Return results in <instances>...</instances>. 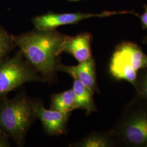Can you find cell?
<instances>
[{
	"instance_id": "7a4b0ae2",
	"label": "cell",
	"mask_w": 147,
	"mask_h": 147,
	"mask_svg": "<svg viewBox=\"0 0 147 147\" xmlns=\"http://www.w3.org/2000/svg\"><path fill=\"white\" fill-rule=\"evenodd\" d=\"M37 101L24 93L0 100V128L16 145L22 147L36 117Z\"/></svg>"
},
{
	"instance_id": "5b68a950",
	"label": "cell",
	"mask_w": 147,
	"mask_h": 147,
	"mask_svg": "<svg viewBox=\"0 0 147 147\" xmlns=\"http://www.w3.org/2000/svg\"><path fill=\"white\" fill-rule=\"evenodd\" d=\"M28 82H45L20 50L0 63V100Z\"/></svg>"
},
{
	"instance_id": "8992f818",
	"label": "cell",
	"mask_w": 147,
	"mask_h": 147,
	"mask_svg": "<svg viewBox=\"0 0 147 147\" xmlns=\"http://www.w3.org/2000/svg\"><path fill=\"white\" fill-rule=\"evenodd\" d=\"M137 14L136 13L132 11H104L99 14L84 13L58 14L49 13L42 16H38L33 18L32 19V24L35 28L38 30H54L58 27L66 25L76 24L80 21L90 18H105L116 14Z\"/></svg>"
},
{
	"instance_id": "5bb4252c",
	"label": "cell",
	"mask_w": 147,
	"mask_h": 147,
	"mask_svg": "<svg viewBox=\"0 0 147 147\" xmlns=\"http://www.w3.org/2000/svg\"><path fill=\"white\" fill-rule=\"evenodd\" d=\"M140 71L134 87L137 95L147 101V68L142 69Z\"/></svg>"
},
{
	"instance_id": "7c38bea8",
	"label": "cell",
	"mask_w": 147,
	"mask_h": 147,
	"mask_svg": "<svg viewBox=\"0 0 147 147\" xmlns=\"http://www.w3.org/2000/svg\"><path fill=\"white\" fill-rule=\"evenodd\" d=\"M50 107L52 110L70 113L76 110L75 96L73 88L53 95Z\"/></svg>"
},
{
	"instance_id": "8fae6325",
	"label": "cell",
	"mask_w": 147,
	"mask_h": 147,
	"mask_svg": "<svg viewBox=\"0 0 147 147\" xmlns=\"http://www.w3.org/2000/svg\"><path fill=\"white\" fill-rule=\"evenodd\" d=\"M116 137L112 131L95 132L90 134L81 141L71 144V147H109L117 146Z\"/></svg>"
},
{
	"instance_id": "4fadbf2b",
	"label": "cell",
	"mask_w": 147,
	"mask_h": 147,
	"mask_svg": "<svg viewBox=\"0 0 147 147\" xmlns=\"http://www.w3.org/2000/svg\"><path fill=\"white\" fill-rule=\"evenodd\" d=\"M15 47L14 36L0 26V63L9 57V54Z\"/></svg>"
},
{
	"instance_id": "30bf717a",
	"label": "cell",
	"mask_w": 147,
	"mask_h": 147,
	"mask_svg": "<svg viewBox=\"0 0 147 147\" xmlns=\"http://www.w3.org/2000/svg\"><path fill=\"white\" fill-rule=\"evenodd\" d=\"M73 79V89L75 96L76 109L85 110L86 114L89 115L96 111L93 98L94 93L79 80Z\"/></svg>"
},
{
	"instance_id": "52a82bcc",
	"label": "cell",
	"mask_w": 147,
	"mask_h": 147,
	"mask_svg": "<svg viewBox=\"0 0 147 147\" xmlns=\"http://www.w3.org/2000/svg\"><path fill=\"white\" fill-rule=\"evenodd\" d=\"M70 113L45 109L41 101H38L36 117L42 123L45 132L52 136H59L66 132Z\"/></svg>"
},
{
	"instance_id": "9a60e30c",
	"label": "cell",
	"mask_w": 147,
	"mask_h": 147,
	"mask_svg": "<svg viewBox=\"0 0 147 147\" xmlns=\"http://www.w3.org/2000/svg\"><path fill=\"white\" fill-rule=\"evenodd\" d=\"M144 12L141 16H139L140 18L141 24H142V28L144 30H147V5H144ZM143 42L144 44H147V35L146 36V37H145V38L144 39Z\"/></svg>"
},
{
	"instance_id": "2e32d148",
	"label": "cell",
	"mask_w": 147,
	"mask_h": 147,
	"mask_svg": "<svg viewBox=\"0 0 147 147\" xmlns=\"http://www.w3.org/2000/svg\"><path fill=\"white\" fill-rule=\"evenodd\" d=\"M5 134L2 131V130H1V129L0 128V136H1L2 134Z\"/></svg>"
},
{
	"instance_id": "9c48e42d",
	"label": "cell",
	"mask_w": 147,
	"mask_h": 147,
	"mask_svg": "<svg viewBox=\"0 0 147 147\" xmlns=\"http://www.w3.org/2000/svg\"><path fill=\"white\" fill-rule=\"evenodd\" d=\"M92 35L89 32H84L76 36L66 38L63 44L62 53L72 55L79 63L92 57L91 45Z\"/></svg>"
},
{
	"instance_id": "e0dca14e",
	"label": "cell",
	"mask_w": 147,
	"mask_h": 147,
	"mask_svg": "<svg viewBox=\"0 0 147 147\" xmlns=\"http://www.w3.org/2000/svg\"><path fill=\"white\" fill-rule=\"evenodd\" d=\"M69 1H80V0H68Z\"/></svg>"
},
{
	"instance_id": "277c9868",
	"label": "cell",
	"mask_w": 147,
	"mask_h": 147,
	"mask_svg": "<svg viewBox=\"0 0 147 147\" xmlns=\"http://www.w3.org/2000/svg\"><path fill=\"white\" fill-rule=\"evenodd\" d=\"M109 68L113 78L135 86L138 71L147 68V55L134 42H121L112 54Z\"/></svg>"
},
{
	"instance_id": "ba28073f",
	"label": "cell",
	"mask_w": 147,
	"mask_h": 147,
	"mask_svg": "<svg viewBox=\"0 0 147 147\" xmlns=\"http://www.w3.org/2000/svg\"><path fill=\"white\" fill-rule=\"evenodd\" d=\"M57 70L68 74L73 79L79 80L94 93L99 92L96 79L95 63L93 57L75 66L65 65L60 62Z\"/></svg>"
},
{
	"instance_id": "6da1fadb",
	"label": "cell",
	"mask_w": 147,
	"mask_h": 147,
	"mask_svg": "<svg viewBox=\"0 0 147 147\" xmlns=\"http://www.w3.org/2000/svg\"><path fill=\"white\" fill-rule=\"evenodd\" d=\"M68 36L54 30L36 29L14 36L16 47L19 48L27 61L45 82L53 81L60 63L59 58Z\"/></svg>"
},
{
	"instance_id": "3957f363",
	"label": "cell",
	"mask_w": 147,
	"mask_h": 147,
	"mask_svg": "<svg viewBox=\"0 0 147 147\" xmlns=\"http://www.w3.org/2000/svg\"><path fill=\"white\" fill-rule=\"evenodd\" d=\"M118 145L147 147V101L138 96L126 105L111 130Z\"/></svg>"
}]
</instances>
